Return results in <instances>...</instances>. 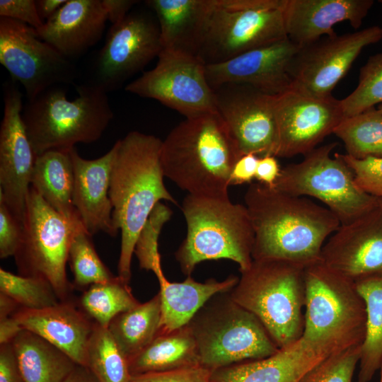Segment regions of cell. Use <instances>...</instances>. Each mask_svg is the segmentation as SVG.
Listing matches in <instances>:
<instances>
[{"label":"cell","mask_w":382,"mask_h":382,"mask_svg":"<svg viewBox=\"0 0 382 382\" xmlns=\"http://www.w3.org/2000/svg\"><path fill=\"white\" fill-rule=\"evenodd\" d=\"M91 236L81 226L75 231L70 243L68 260L74 275L73 286L76 288L86 289L116 277L100 260Z\"/></svg>","instance_id":"obj_36"},{"label":"cell","mask_w":382,"mask_h":382,"mask_svg":"<svg viewBox=\"0 0 382 382\" xmlns=\"http://www.w3.org/2000/svg\"><path fill=\"white\" fill-rule=\"evenodd\" d=\"M299 47L287 37L226 62L207 64L208 83L212 89L226 83L245 84L271 96L280 95L293 88L288 67Z\"/></svg>","instance_id":"obj_19"},{"label":"cell","mask_w":382,"mask_h":382,"mask_svg":"<svg viewBox=\"0 0 382 382\" xmlns=\"http://www.w3.org/2000/svg\"><path fill=\"white\" fill-rule=\"evenodd\" d=\"M381 39L382 28L374 25L342 35L324 36L299 47L288 67L293 88L320 98L332 97V90L361 51Z\"/></svg>","instance_id":"obj_15"},{"label":"cell","mask_w":382,"mask_h":382,"mask_svg":"<svg viewBox=\"0 0 382 382\" xmlns=\"http://www.w3.org/2000/svg\"><path fill=\"white\" fill-rule=\"evenodd\" d=\"M227 294L213 296L187 324L196 341L200 365L212 371L264 359L279 349L258 318Z\"/></svg>","instance_id":"obj_8"},{"label":"cell","mask_w":382,"mask_h":382,"mask_svg":"<svg viewBox=\"0 0 382 382\" xmlns=\"http://www.w3.org/2000/svg\"><path fill=\"white\" fill-rule=\"evenodd\" d=\"M181 209L187 234L175 257L184 274L190 276L205 260H231L240 272L250 267L254 231L245 205L233 203L228 195L187 194Z\"/></svg>","instance_id":"obj_5"},{"label":"cell","mask_w":382,"mask_h":382,"mask_svg":"<svg viewBox=\"0 0 382 382\" xmlns=\"http://www.w3.org/2000/svg\"><path fill=\"white\" fill-rule=\"evenodd\" d=\"M11 316L23 330L42 337L86 367V349L95 322L70 300L38 310L20 307Z\"/></svg>","instance_id":"obj_24"},{"label":"cell","mask_w":382,"mask_h":382,"mask_svg":"<svg viewBox=\"0 0 382 382\" xmlns=\"http://www.w3.org/2000/svg\"><path fill=\"white\" fill-rule=\"evenodd\" d=\"M139 303L129 283L118 275L110 281L90 286L79 299L80 308L96 323L105 328L117 315Z\"/></svg>","instance_id":"obj_33"},{"label":"cell","mask_w":382,"mask_h":382,"mask_svg":"<svg viewBox=\"0 0 382 382\" xmlns=\"http://www.w3.org/2000/svg\"><path fill=\"white\" fill-rule=\"evenodd\" d=\"M67 0H37L35 1L38 15L42 22L52 17Z\"/></svg>","instance_id":"obj_50"},{"label":"cell","mask_w":382,"mask_h":382,"mask_svg":"<svg viewBox=\"0 0 382 382\" xmlns=\"http://www.w3.org/2000/svg\"><path fill=\"white\" fill-rule=\"evenodd\" d=\"M277 129L275 157L290 158L311 152L345 118L340 100L320 98L292 88L273 96Z\"/></svg>","instance_id":"obj_16"},{"label":"cell","mask_w":382,"mask_h":382,"mask_svg":"<svg viewBox=\"0 0 382 382\" xmlns=\"http://www.w3.org/2000/svg\"><path fill=\"white\" fill-rule=\"evenodd\" d=\"M0 292L26 309H43L61 302L52 285L45 279L14 274L1 267Z\"/></svg>","instance_id":"obj_37"},{"label":"cell","mask_w":382,"mask_h":382,"mask_svg":"<svg viewBox=\"0 0 382 382\" xmlns=\"http://www.w3.org/2000/svg\"><path fill=\"white\" fill-rule=\"evenodd\" d=\"M211 382H215V381H212Z\"/></svg>","instance_id":"obj_56"},{"label":"cell","mask_w":382,"mask_h":382,"mask_svg":"<svg viewBox=\"0 0 382 382\" xmlns=\"http://www.w3.org/2000/svg\"><path fill=\"white\" fill-rule=\"evenodd\" d=\"M69 100L61 85L28 100L23 121L36 157L50 150L69 151L77 143L98 140L113 118L107 93L85 82Z\"/></svg>","instance_id":"obj_4"},{"label":"cell","mask_w":382,"mask_h":382,"mask_svg":"<svg viewBox=\"0 0 382 382\" xmlns=\"http://www.w3.org/2000/svg\"><path fill=\"white\" fill-rule=\"evenodd\" d=\"M361 346L332 353L311 368L299 382H352Z\"/></svg>","instance_id":"obj_40"},{"label":"cell","mask_w":382,"mask_h":382,"mask_svg":"<svg viewBox=\"0 0 382 382\" xmlns=\"http://www.w3.org/2000/svg\"><path fill=\"white\" fill-rule=\"evenodd\" d=\"M320 261L354 280L382 275V211L376 207L340 224L323 245Z\"/></svg>","instance_id":"obj_20"},{"label":"cell","mask_w":382,"mask_h":382,"mask_svg":"<svg viewBox=\"0 0 382 382\" xmlns=\"http://www.w3.org/2000/svg\"><path fill=\"white\" fill-rule=\"evenodd\" d=\"M108 21L112 25L121 22L139 1L135 0H102Z\"/></svg>","instance_id":"obj_48"},{"label":"cell","mask_w":382,"mask_h":382,"mask_svg":"<svg viewBox=\"0 0 382 382\" xmlns=\"http://www.w3.org/2000/svg\"><path fill=\"white\" fill-rule=\"evenodd\" d=\"M332 142L316 148L302 161L282 168L274 188L299 196L312 197L323 202L341 224L350 223L377 207V198L356 184L351 168Z\"/></svg>","instance_id":"obj_10"},{"label":"cell","mask_w":382,"mask_h":382,"mask_svg":"<svg viewBox=\"0 0 382 382\" xmlns=\"http://www.w3.org/2000/svg\"><path fill=\"white\" fill-rule=\"evenodd\" d=\"M115 144L109 197L114 226L121 231L118 276L129 283L135 245L151 212L161 200L178 202L163 182L162 140L132 131Z\"/></svg>","instance_id":"obj_2"},{"label":"cell","mask_w":382,"mask_h":382,"mask_svg":"<svg viewBox=\"0 0 382 382\" xmlns=\"http://www.w3.org/2000/svg\"><path fill=\"white\" fill-rule=\"evenodd\" d=\"M19 308L13 299L0 292V320L11 317Z\"/></svg>","instance_id":"obj_52"},{"label":"cell","mask_w":382,"mask_h":382,"mask_svg":"<svg viewBox=\"0 0 382 382\" xmlns=\"http://www.w3.org/2000/svg\"><path fill=\"white\" fill-rule=\"evenodd\" d=\"M333 134L354 158L382 157V113L374 108L345 117Z\"/></svg>","instance_id":"obj_34"},{"label":"cell","mask_w":382,"mask_h":382,"mask_svg":"<svg viewBox=\"0 0 382 382\" xmlns=\"http://www.w3.org/2000/svg\"><path fill=\"white\" fill-rule=\"evenodd\" d=\"M377 204H378V206L379 207V208L382 211V197H379V198H377Z\"/></svg>","instance_id":"obj_53"},{"label":"cell","mask_w":382,"mask_h":382,"mask_svg":"<svg viewBox=\"0 0 382 382\" xmlns=\"http://www.w3.org/2000/svg\"><path fill=\"white\" fill-rule=\"evenodd\" d=\"M374 4L373 0H285L286 35L301 47L335 35L332 28L342 21L358 29Z\"/></svg>","instance_id":"obj_22"},{"label":"cell","mask_w":382,"mask_h":382,"mask_svg":"<svg viewBox=\"0 0 382 382\" xmlns=\"http://www.w3.org/2000/svg\"><path fill=\"white\" fill-rule=\"evenodd\" d=\"M381 370V379H380V382H382V363L381 364V366H380V369Z\"/></svg>","instance_id":"obj_55"},{"label":"cell","mask_w":382,"mask_h":382,"mask_svg":"<svg viewBox=\"0 0 382 382\" xmlns=\"http://www.w3.org/2000/svg\"><path fill=\"white\" fill-rule=\"evenodd\" d=\"M377 110L382 113V103L378 106Z\"/></svg>","instance_id":"obj_54"},{"label":"cell","mask_w":382,"mask_h":382,"mask_svg":"<svg viewBox=\"0 0 382 382\" xmlns=\"http://www.w3.org/2000/svg\"><path fill=\"white\" fill-rule=\"evenodd\" d=\"M243 156L218 112L185 120L162 141L164 176L190 195H228L233 167Z\"/></svg>","instance_id":"obj_3"},{"label":"cell","mask_w":382,"mask_h":382,"mask_svg":"<svg viewBox=\"0 0 382 382\" xmlns=\"http://www.w3.org/2000/svg\"><path fill=\"white\" fill-rule=\"evenodd\" d=\"M116 144L96 159H85L75 147L70 150L74 169L73 203L85 230L91 235L103 232L114 237L118 231L112 218L109 197L112 166Z\"/></svg>","instance_id":"obj_21"},{"label":"cell","mask_w":382,"mask_h":382,"mask_svg":"<svg viewBox=\"0 0 382 382\" xmlns=\"http://www.w3.org/2000/svg\"><path fill=\"white\" fill-rule=\"evenodd\" d=\"M254 231L253 260H282L304 267L320 261L323 245L340 226L327 207L260 183L244 195Z\"/></svg>","instance_id":"obj_1"},{"label":"cell","mask_w":382,"mask_h":382,"mask_svg":"<svg viewBox=\"0 0 382 382\" xmlns=\"http://www.w3.org/2000/svg\"><path fill=\"white\" fill-rule=\"evenodd\" d=\"M212 371L202 366L131 376L129 382H211Z\"/></svg>","instance_id":"obj_43"},{"label":"cell","mask_w":382,"mask_h":382,"mask_svg":"<svg viewBox=\"0 0 382 382\" xmlns=\"http://www.w3.org/2000/svg\"><path fill=\"white\" fill-rule=\"evenodd\" d=\"M162 49L156 16L145 11H130L110 28L87 82L107 93L117 90L158 57Z\"/></svg>","instance_id":"obj_14"},{"label":"cell","mask_w":382,"mask_h":382,"mask_svg":"<svg viewBox=\"0 0 382 382\" xmlns=\"http://www.w3.org/2000/svg\"><path fill=\"white\" fill-rule=\"evenodd\" d=\"M128 364L131 376L201 366L196 341L188 325L158 334L129 359Z\"/></svg>","instance_id":"obj_29"},{"label":"cell","mask_w":382,"mask_h":382,"mask_svg":"<svg viewBox=\"0 0 382 382\" xmlns=\"http://www.w3.org/2000/svg\"><path fill=\"white\" fill-rule=\"evenodd\" d=\"M21 241L14 255L18 274L40 277L53 287L61 301H69L73 284L66 276L70 243L75 224L47 204L30 186Z\"/></svg>","instance_id":"obj_11"},{"label":"cell","mask_w":382,"mask_h":382,"mask_svg":"<svg viewBox=\"0 0 382 382\" xmlns=\"http://www.w3.org/2000/svg\"><path fill=\"white\" fill-rule=\"evenodd\" d=\"M11 342L25 382H63L77 365L61 349L27 330Z\"/></svg>","instance_id":"obj_30"},{"label":"cell","mask_w":382,"mask_h":382,"mask_svg":"<svg viewBox=\"0 0 382 382\" xmlns=\"http://www.w3.org/2000/svg\"><path fill=\"white\" fill-rule=\"evenodd\" d=\"M210 1H145L156 18L163 49L179 50L197 55Z\"/></svg>","instance_id":"obj_27"},{"label":"cell","mask_w":382,"mask_h":382,"mask_svg":"<svg viewBox=\"0 0 382 382\" xmlns=\"http://www.w3.org/2000/svg\"><path fill=\"white\" fill-rule=\"evenodd\" d=\"M86 367L98 382H129L131 378L127 359L108 329L96 323L86 349Z\"/></svg>","instance_id":"obj_35"},{"label":"cell","mask_w":382,"mask_h":382,"mask_svg":"<svg viewBox=\"0 0 382 382\" xmlns=\"http://www.w3.org/2000/svg\"><path fill=\"white\" fill-rule=\"evenodd\" d=\"M23 222L11 212L0 199V257L14 256L23 235Z\"/></svg>","instance_id":"obj_42"},{"label":"cell","mask_w":382,"mask_h":382,"mask_svg":"<svg viewBox=\"0 0 382 382\" xmlns=\"http://www.w3.org/2000/svg\"><path fill=\"white\" fill-rule=\"evenodd\" d=\"M0 17L22 22L35 29L44 23L38 15L35 0H1Z\"/></svg>","instance_id":"obj_44"},{"label":"cell","mask_w":382,"mask_h":382,"mask_svg":"<svg viewBox=\"0 0 382 382\" xmlns=\"http://www.w3.org/2000/svg\"><path fill=\"white\" fill-rule=\"evenodd\" d=\"M304 279L301 337L332 354L361 346L366 334V313L355 282L321 261L305 267Z\"/></svg>","instance_id":"obj_7"},{"label":"cell","mask_w":382,"mask_h":382,"mask_svg":"<svg viewBox=\"0 0 382 382\" xmlns=\"http://www.w3.org/2000/svg\"><path fill=\"white\" fill-rule=\"evenodd\" d=\"M205 66L192 53L162 49L156 66L127 84L125 91L156 100L185 118L215 112V95L208 83Z\"/></svg>","instance_id":"obj_12"},{"label":"cell","mask_w":382,"mask_h":382,"mask_svg":"<svg viewBox=\"0 0 382 382\" xmlns=\"http://www.w3.org/2000/svg\"><path fill=\"white\" fill-rule=\"evenodd\" d=\"M285 0H211L197 54L205 64L226 62L287 38Z\"/></svg>","instance_id":"obj_9"},{"label":"cell","mask_w":382,"mask_h":382,"mask_svg":"<svg viewBox=\"0 0 382 382\" xmlns=\"http://www.w3.org/2000/svg\"><path fill=\"white\" fill-rule=\"evenodd\" d=\"M161 320V296L158 293L148 301L117 315L108 329L120 350L129 360L158 335Z\"/></svg>","instance_id":"obj_31"},{"label":"cell","mask_w":382,"mask_h":382,"mask_svg":"<svg viewBox=\"0 0 382 382\" xmlns=\"http://www.w3.org/2000/svg\"><path fill=\"white\" fill-rule=\"evenodd\" d=\"M171 209L162 202L151 212L135 245L134 254L141 269L154 274L162 270L158 241L163 225L172 216Z\"/></svg>","instance_id":"obj_39"},{"label":"cell","mask_w":382,"mask_h":382,"mask_svg":"<svg viewBox=\"0 0 382 382\" xmlns=\"http://www.w3.org/2000/svg\"><path fill=\"white\" fill-rule=\"evenodd\" d=\"M213 91L216 111L241 154L275 156L277 129L273 96L240 83H226Z\"/></svg>","instance_id":"obj_17"},{"label":"cell","mask_w":382,"mask_h":382,"mask_svg":"<svg viewBox=\"0 0 382 382\" xmlns=\"http://www.w3.org/2000/svg\"><path fill=\"white\" fill-rule=\"evenodd\" d=\"M325 349L299 340L275 354L224 367L212 372L215 382H299L314 366L331 354Z\"/></svg>","instance_id":"obj_25"},{"label":"cell","mask_w":382,"mask_h":382,"mask_svg":"<svg viewBox=\"0 0 382 382\" xmlns=\"http://www.w3.org/2000/svg\"><path fill=\"white\" fill-rule=\"evenodd\" d=\"M63 382H98V381L87 367L77 364Z\"/></svg>","instance_id":"obj_51"},{"label":"cell","mask_w":382,"mask_h":382,"mask_svg":"<svg viewBox=\"0 0 382 382\" xmlns=\"http://www.w3.org/2000/svg\"><path fill=\"white\" fill-rule=\"evenodd\" d=\"M155 275L160 284L161 308L158 334L187 325L209 299L219 294L228 292L239 279L237 276L230 275L223 281L209 279L199 282L187 276L183 282H172L166 279L163 270Z\"/></svg>","instance_id":"obj_26"},{"label":"cell","mask_w":382,"mask_h":382,"mask_svg":"<svg viewBox=\"0 0 382 382\" xmlns=\"http://www.w3.org/2000/svg\"><path fill=\"white\" fill-rule=\"evenodd\" d=\"M0 63L23 86L28 100L76 78L71 60L42 40L36 29L10 18H0Z\"/></svg>","instance_id":"obj_13"},{"label":"cell","mask_w":382,"mask_h":382,"mask_svg":"<svg viewBox=\"0 0 382 382\" xmlns=\"http://www.w3.org/2000/svg\"><path fill=\"white\" fill-rule=\"evenodd\" d=\"M339 155L352 170L362 191L376 198L382 197V157L356 159L347 154Z\"/></svg>","instance_id":"obj_41"},{"label":"cell","mask_w":382,"mask_h":382,"mask_svg":"<svg viewBox=\"0 0 382 382\" xmlns=\"http://www.w3.org/2000/svg\"><path fill=\"white\" fill-rule=\"evenodd\" d=\"M30 186L62 216L75 224H82L73 203L74 169L70 150H50L37 156Z\"/></svg>","instance_id":"obj_28"},{"label":"cell","mask_w":382,"mask_h":382,"mask_svg":"<svg viewBox=\"0 0 382 382\" xmlns=\"http://www.w3.org/2000/svg\"><path fill=\"white\" fill-rule=\"evenodd\" d=\"M0 382H25L11 342L0 345Z\"/></svg>","instance_id":"obj_45"},{"label":"cell","mask_w":382,"mask_h":382,"mask_svg":"<svg viewBox=\"0 0 382 382\" xmlns=\"http://www.w3.org/2000/svg\"><path fill=\"white\" fill-rule=\"evenodd\" d=\"M259 157L253 154L241 156L235 163L230 178V185L252 183L255 178Z\"/></svg>","instance_id":"obj_46"},{"label":"cell","mask_w":382,"mask_h":382,"mask_svg":"<svg viewBox=\"0 0 382 382\" xmlns=\"http://www.w3.org/2000/svg\"><path fill=\"white\" fill-rule=\"evenodd\" d=\"M22 330L13 316L0 320V345L11 342Z\"/></svg>","instance_id":"obj_49"},{"label":"cell","mask_w":382,"mask_h":382,"mask_svg":"<svg viewBox=\"0 0 382 382\" xmlns=\"http://www.w3.org/2000/svg\"><path fill=\"white\" fill-rule=\"evenodd\" d=\"M277 157L266 156L259 157L255 178L258 183L269 187H274L282 168Z\"/></svg>","instance_id":"obj_47"},{"label":"cell","mask_w":382,"mask_h":382,"mask_svg":"<svg viewBox=\"0 0 382 382\" xmlns=\"http://www.w3.org/2000/svg\"><path fill=\"white\" fill-rule=\"evenodd\" d=\"M0 127V199L23 222L36 155L23 118V96L14 81L4 88Z\"/></svg>","instance_id":"obj_18"},{"label":"cell","mask_w":382,"mask_h":382,"mask_svg":"<svg viewBox=\"0 0 382 382\" xmlns=\"http://www.w3.org/2000/svg\"><path fill=\"white\" fill-rule=\"evenodd\" d=\"M107 21L102 0H67L36 31L42 40L72 61L100 40Z\"/></svg>","instance_id":"obj_23"},{"label":"cell","mask_w":382,"mask_h":382,"mask_svg":"<svg viewBox=\"0 0 382 382\" xmlns=\"http://www.w3.org/2000/svg\"><path fill=\"white\" fill-rule=\"evenodd\" d=\"M366 307L364 340L360 348L358 382H369L382 363V275L355 281Z\"/></svg>","instance_id":"obj_32"},{"label":"cell","mask_w":382,"mask_h":382,"mask_svg":"<svg viewBox=\"0 0 382 382\" xmlns=\"http://www.w3.org/2000/svg\"><path fill=\"white\" fill-rule=\"evenodd\" d=\"M304 269L282 260H253L228 291L234 302L258 318L279 349L303 335Z\"/></svg>","instance_id":"obj_6"},{"label":"cell","mask_w":382,"mask_h":382,"mask_svg":"<svg viewBox=\"0 0 382 382\" xmlns=\"http://www.w3.org/2000/svg\"><path fill=\"white\" fill-rule=\"evenodd\" d=\"M345 117H349L382 103V52L371 56L361 68L357 88L340 100Z\"/></svg>","instance_id":"obj_38"}]
</instances>
